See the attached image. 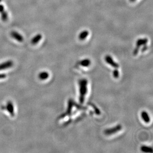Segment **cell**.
I'll list each match as a JSON object with an SVG mask.
<instances>
[{
	"label": "cell",
	"instance_id": "e0dca14e",
	"mask_svg": "<svg viewBox=\"0 0 153 153\" xmlns=\"http://www.w3.org/2000/svg\"><path fill=\"white\" fill-rule=\"evenodd\" d=\"M92 105L95 109V112L96 114H97V115H100L101 113H100V110H99V108L97 107H96L95 105L94 104H92Z\"/></svg>",
	"mask_w": 153,
	"mask_h": 153
},
{
	"label": "cell",
	"instance_id": "44dd1931",
	"mask_svg": "<svg viewBox=\"0 0 153 153\" xmlns=\"http://www.w3.org/2000/svg\"><path fill=\"white\" fill-rule=\"evenodd\" d=\"M1 1V0H0V2Z\"/></svg>",
	"mask_w": 153,
	"mask_h": 153
},
{
	"label": "cell",
	"instance_id": "2e32d148",
	"mask_svg": "<svg viewBox=\"0 0 153 153\" xmlns=\"http://www.w3.org/2000/svg\"><path fill=\"white\" fill-rule=\"evenodd\" d=\"M119 71L117 69H115L113 71V76H114V78H119Z\"/></svg>",
	"mask_w": 153,
	"mask_h": 153
},
{
	"label": "cell",
	"instance_id": "ac0fdd59",
	"mask_svg": "<svg viewBox=\"0 0 153 153\" xmlns=\"http://www.w3.org/2000/svg\"><path fill=\"white\" fill-rule=\"evenodd\" d=\"M6 75L5 74H0V79H4V78H6Z\"/></svg>",
	"mask_w": 153,
	"mask_h": 153
},
{
	"label": "cell",
	"instance_id": "9c48e42d",
	"mask_svg": "<svg viewBox=\"0 0 153 153\" xmlns=\"http://www.w3.org/2000/svg\"><path fill=\"white\" fill-rule=\"evenodd\" d=\"M148 40L147 38H143V39H139L136 41V48L139 49L140 47L142 46H144L146 45L148 43Z\"/></svg>",
	"mask_w": 153,
	"mask_h": 153
},
{
	"label": "cell",
	"instance_id": "8fae6325",
	"mask_svg": "<svg viewBox=\"0 0 153 153\" xmlns=\"http://www.w3.org/2000/svg\"><path fill=\"white\" fill-rule=\"evenodd\" d=\"M42 37V35L40 34H38L37 35H36V36L33 38V39L31 40V43L33 45H36L41 40Z\"/></svg>",
	"mask_w": 153,
	"mask_h": 153
},
{
	"label": "cell",
	"instance_id": "8992f818",
	"mask_svg": "<svg viewBox=\"0 0 153 153\" xmlns=\"http://www.w3.org/2000/svg\"><path fill=\"white\" fill-rule=\"evenodd\" d=\"M13 65V62L12 61H7L6 62L0 64V71L12 68Z\"/></svg>",
	"mask_w": 153,
	"mask_h": 153
},
{
	"label": "cell",
	"instance_id": "6da1fadb",
	"mask_svg": "<svg viewBox=\"0 0 153 153\" xmlns=\"http://www.w3.org/2000/svg\"><path fill=\"white\" fill-rule=\"evenodd\" d=\"M79 101L81 104H83L85 99V95L87 92V84L88 81L85 79L80 80L79 81Z\"/></svg>",
	"mask_w": 153,
	"mask_h": 153
},
{
	"label": "cell",
	"instance_id": "d6986e66",
	"mask_svg": "<svg viewBox=\"0 0 153 153\" xmlns=\"http://www.w3.org/2000/svg\"><path fill=\"white\" fill-rule=\"evenodd\" d=\"M147 46H146V45H144V46L143 47V49H142V51H145V50H146L147 49Z\"/></svg>",
	"mask_w": 153,
	"mask_h": 153
},
{
	"label": "cell",
	"instance_id": "5b68a950",
	"mask_svg": "<svg viewBox=\"0 0 153 153\" xmlns=\"http://www.w3.org/2000/svg\"><path fill=\"white\" fill-rule=\"evenodd\" d=\"M74 102L71 99H69L68 102V110L67 111L65 114H62L61 116V117H64L65 116H68L71 114V111H72V107L74 106Z\"/></svg>",
	"mask_w": 153,
	"mask_h": 153
},
{
	"label": "cell",
	"instance_id": "7c38bea8",
	"mask_svg": "<svg viewBox=\"0 0 153 153\" xmlns=\"http://www.w3.org/2000/svg\"><path fill=\"white\" fill-rule=\"evenodd\" d=\"M49 76V74L46 71H43L39 74V77L41 80H46Z\"/></svg>",
	"mask_w": 153,
	"mask_h": 153
},
{
	"label": "cell",
	"instance_id": "7a4b0ae2",
	"mask_svg": "<svg viewBox=\"0 0 153 153\" xmlns=\"http://www.w3.org/2000/svg\"><path fill=\"white\" fill-rule=\"evenodd\" d=\"M122 129V126L120 124L117 125L115 127H112L111 128L107 129L106 130L104 131V133L105 134L107 135H111L113 134L114 133L119 131Z\"/></svg>",
	"mask_w": 153,
	"mask_h": 153
},
{
	"label": "cell",
	"instance_id": "30bf717a",
	"mask_svg": "<svg viewBox=\"0 0 153 153\" xmlns=\"http://www.w3.org/2000/svg\"><path fill=\"white\" fill-rule=\"evenodd\" d=\"M142 119H143L145 123H149L150 121V118L149 116V114L147 112L145 111H143L141 113Z\"/></svg>",
	"mask_w": 153,
	"mask_h": 153
},
{
	"label": "cell",
	"instance_id": "ba28073f",
	"mask_svg": "<svg viewBox=\"0 0 153 153\" xmlns=\"http://www.w3.org/2000/svg\"><path fill=\"white\" fill-rule=\"evenodd\" d=\"M10 35H11L12 37L16 39L17 41L22 42L23 41V36H22L18 32H16V31H12Z\"/></svg>",
	"mask_w": 153,
	"mask_h": 153
},
{
	"label": "cell",
	"instance_id": "277c9868",
	"mask_svg": "<svg viewBox=\"0 0 153 153\" xmlns=\"http://www.w3.org/2000/svg\"><path fill=\"white\" fill-rule=\"evenodd\" d=\"M6 110L10 113V116L12 117L15 116V111H14V107H13V104L12 103V102L9 101L7 102L5 107Z\"/></svg>",
	"mask_w": 153,
	"mask_h": 153
},
{
	"label": "cell",
	"instance_id": "5bb4252c",
	"mask_svg": "<svg viewBox=\"0 0 153 153\" xmlns=\"http://www.w3.org/2000/svg\"><path fill=\"white\" fill-rule=\"evenodd\" d=\"M80 64L82 67H88V66H89L91 65V61L89 59H84L82 61H80Z\"/></svg>",
	"mask_w": 153,
	"mask_h": 153
},
{
	"label": "cell",
	"instance_id": "ffe728a7",
	"mask_svg": "<svg viewBox=\"0 0 153 153\" xmlns=\"http://www.w3.org/2000/svg\"><path fill=\"white\" fill-rule=\"evenodd\" d=\"M135 0H130V1H132V2H133V1H134Z\"/></svg>",
	"mask_w": 153,
	"mask_h": 153
},
{
	"label": "cell",
	"instance_id": "4fadbf2b",
	"mask_svg": "<svg viewBox=\"0 0 153 153\" xmlns=\"http://www.w3.org/2000/svg\"><path fill=\"white\" fill-rule=\"evenodd\" d=\"M89 35V32L87 30L83 31L82 32H81L79 35V39L80 40H85L87 36Z\"/></svg>",
	"mask_w": 153,
	"mask_h": 153
},
{
	"label": "cell",
	"instance_id": "3957f363",
	"mask_svg": "<svg viewBox=\"0 0 153 153\" xmlns=\"http://www.w3.org/2000/svg\"><path fill=\"white\" fill-rule=\"evenodd\" d=\"M105 62H107V63L110 65H111V67H113V68H119V64L116 63L113 60V58H112V57L111 56L107 55V56H105Z\"/></svg>",
	"mask_w": 153,
	"mask_h": 153
},
{
	"label": "cell",
	"instance_id": "52a82bcc",
	"mask_svg": "<svg viewBox=\"0 0 153 153\" xmlns=\"http://www.w3.org/2000/svg\"><path fill=\"white\" fill-rule=\"evenodd\" d=\"M0 13L2 20L4 22H7L8 19V15L4 10V7L2 4H0Z\"/></svg>",
	"mask_w": 153,
	"mask_h": 153
},
{
	"label": "cell",
	"instance_id": "9a60e30c",
	"mask_svg": "<svg viewBox=\"0 0 153 153\" xmlns=\"http://www.w3.org/2000/svg\"><path fill=\"white\" fill-rule=\"evenodd\" d=\"M141 150L144 153H153V150L152 148L146 146H142L141 147Z\"/></svg>",
	"mask_w": 153,
	"mask_h": 153
}]
</instances>
